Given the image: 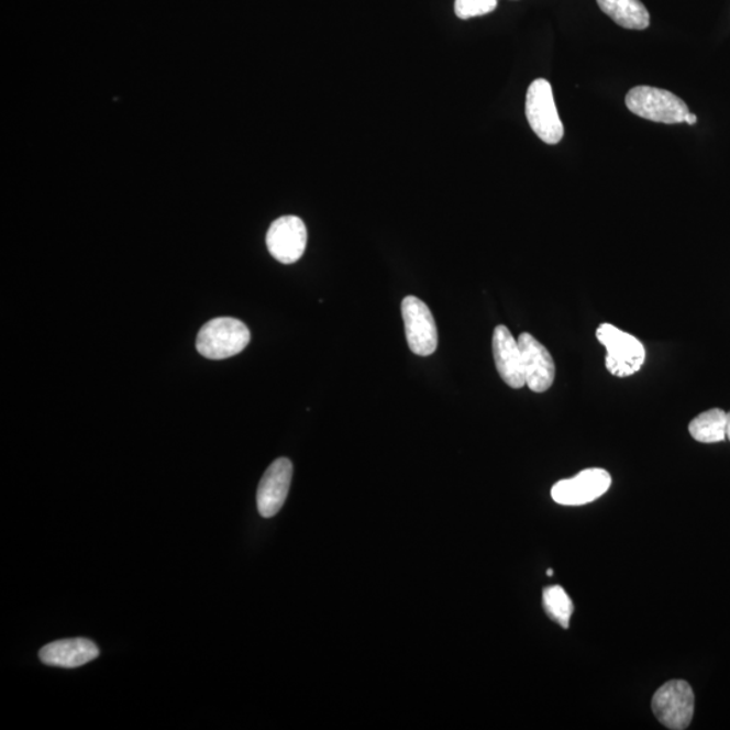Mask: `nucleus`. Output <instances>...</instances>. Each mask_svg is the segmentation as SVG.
<instances>
[{
	"label": "nucleus",
	"mask_w": 730,
	"mask_h": 730,
	"mask_svg": "<svg viewBox=\"0 0 730 730\" xmlns=\"http://www.w3.org/2000/svg\"><path fill=\"white\" fill-rule=\"evenodd\" d=\"M251 341V332L244 322L234 318H215L200 329L197 350L206 358L223 361L243 352Z\"/></svg>",
	"instance_id": "obj_1"
},
{
	"label": "nucleus",
	"mask_w": 730,
	"mask_h": 730,
	"mask_svg": "<svg viewBox=\"0 0 730 730\" xmlns=\"http://www.w3.org/2000/svg\"><path fill=\"white\" fill-rule=\"evenodd\" d=\"M526 113L529 125L541 141L556 145L564 137V126L553 98L552 86L545 79H535L528 88Z\"/></svg>",
	"instance_id": "obj_2"
},
{
	"label": "nucleus",
	"mask_w": 730,
	"mask_h": 730,
	"mask_svg": "<svg viewBox=\"0 0 730 730\" xmlns=\"http://www.w3.org/2000/svg\"><path fill=\"white\" fill-rule=\"evenodd\" d=\"M626 103L633 114L667 125L685 122L687 114L690 113L687 104L673 92L650 86L632 88L628 92Z\"/></svg>",
	"instance_id": "obj_3"
},
{
	"label": "nucleus",
	"mask_w": 730,
	"mask_h": 730,
	"mask_svg": "<svg viewBox=\"0 0 730 730\" xmlns=\"http://www.w3.org/2000/svg\"><path fill=\"white\" fill-rule=\"evenodd\" d=\"M597 339L608 351L606 368L618 378L639 373L645 362V349L632 334L622 332L610 323L598 328Z\"/></svg>",
	"instance_id": "obj_4"
},
{
	"label": "nucleus",
	"mask_w": 730,
	"mask_h": 730,
	"mask_svg": "<svg viewBox=\"0 0 730 730\" xmlns=\"http://www.w3.org/2000/svg\"><path fill=\"white\" fill-rule=\"evenodd\" d=\"M694 693L685 681H670L652 698V711L665 728L683 730L694 716Z\"/></svg>",
	"instance_id": "obj_5"
},
{
	"label": "nucleus",
	"mask_w": 730,
	"mask_h": 730,
	"mask_svg": "<svg viewBox=\"0 0 730 730\" xmlns=\"http://www.w3.org/2000/svg\"><path fill=\"white\" fill-rule=\"evenodd\" d=\"M402 317L411 352L418 356L433 355L439 345V332L431 309L421 299L406 297Z\"/></svg>",
	"instance_id": "obj_6"
},
{
	"label": "nucleus",
	"mask_w": 730,
	"mask_h": 730,
	"mask_svg": "<svg viewBox=\"0 0 730 730\" xmlns=\"http://www.w3.org/2000/svg\"><path fill=\"white\" fill-rule=\"evenodd\" d=\"M611 476L608 471L590 468L582 471L574 478L557 482L552 487V498L565 506H580L594 502L609 490Z\"/></svg>",
	"instance_id": "obj_7"
},
{
	"label": "nucleus",
	"mask_w": 730,
	"mask_h": 730,
	"mask_svg": "<svg viewBox=\"0 0 730 730\" xmlns=\"http://www.w3.org/2000/svg\"><path fill=\"white\" fill-rule=\"evenodd\" d=\"M266 241L268 251L276 261L294 264L303 256L308 245V229L299 217H280L270 225Z\"/></svg>",
	"instance_id": "obj_8"
},
{
	"label": "nucleus",
	"mask_w": 730,
	"mask_h": 730,
	"mask_svg": "<svg viewBox=\"0 0 730 730\" xmlns=\"http://www.w3.org/2000/svg\"><path fill=\"white\" fill-rule=\"evenodd\" d=\"M292 479V463L286 457L278 458L264 473L257 490V509L264 518L279 513L285 505Z\"/></svg>",
	"instance_id": "obj_9"
},
{
	"label": "nucleus",
	"mask_w": 730,
	"mask_h": 730,
	"mask_svg": "<svg viewBox=\"0 0 730 730\" xmlns=\"http://www.w3.org/2000/svg\"><path fill=\"white\" fill-rule=\"evenodd\" d=\"M518 345L522 353L527 386L534 392L550 390L556 374L551 353L529 333H522L518 338Z\"/></svg>",
	"instance_id": "obj_10"
},
{
	"label": "nucleus",
	"mask_w": 730,
	"mask_h": 730,
	"mask_svg": "<svg viewBox=\"0 0 730 730\" xmlns=\"http://www.w3.org/2000/svg\"><path fill=\"white\" fill-rule=\"evenodd\" d=\"M493 353L500 378L506 385L517 390L527 385L520 345L505 325L494 331Z\"/></svg>",
	"instance_id": "obj_11"
},
{
	"label": "nucleus",
	"mask_w": 730,
	"mask_h": 730,
	"mask_svg": "<svg viewBox=\"0 0 730 730\" xmlns=\"http://www.w3.org/2000/svg\"><path fill=\"white\" fill-rule=\"evenodd\" d=\"M98 656L99 648L88 639L58 640L40 651L41 662L62 668H78Z\"/></svg>",
	"instance_id": "obj_12"
},
{
	"label": "nucleus",
	"mask_w": 730,
	"mask_h": 730,
	"mask_svg": "<svg viewBox=\"0 0 730 730\" xmlns=\"http://www.w3.org/2000/svg\"><path fill=\"white\" fill-rule=\"evenodd\" d=\"M599 9L617 25L631 31H644L650 26V13L640 0H597Z\"/></svg>",
	"instance_id": "obj_13"
},
{
	"label": "nucleus",
	"mask_w": 730,
	"mask_h": 730,
	"mask_svg": "<svg viewBox=\"0 0 730 730\" xmlns=\"http://www.w3.org/2000/svg\"><path fill=\"white\" fill-rule=\"evenodd\" d=\"M694 440L704 444L721 443L727 439V413L721 409H710L694 418L688 425Z\"/></svg>",
	"instance_id": "obj_14"
},
{
	"label": "nucleus",
	"mask_w": 730,
	"mask_h": 730,
	"mask_svg": "<svg viewBox=\"0 0 730 730\" xmlns=\"http://www.w3.org/2000/svg\"><path fill=\"white\" fill-rule=\"evenodd\" d=\"M543 604L546 615L552 620H555L564 629L569 627V620L574 613V604L563 587H546L543 593Z\"/></svg>",
	"instance_id": "obj_15"
},
{
	"label": "nucleus",
	"mask_w": 730,
	"mask_h": 730,
	"mask_svg": "<svg viewBox=\"0 0 730 730\" xmlns=\"http://www.w3.org/2000/svg\"><path fill=\"white\" fill-rule=\"evenodd\" d=\"M498 8V0H455V14L461 20L493 13Z\"/></svg>",
	"instance_id": "obj_16"
},
{
	"label": "nucleus",
	"mask_w": 730,
	"mask_h": 730,
	"mask_svg": "<svg viewBox=\"0 0 730 730\" xmlns=\"http://www.w3.org/2000/svg\"><path fill=\"white\" fill-rule=\"evenodd\" d=\"M685 122L688 123V125H696V123H697V115H696V114H693V113H688L687 117H686V121H685Z\"/></svg>",
	"instance_id": "obj_17"
},
{
	"label": "nucleus",
	"mask_w": 730,
	"mask_h": 730,
	"mask_svg": "<svg viewBox=\"0 0 730 730\" xmlns=\"http://www.w3.org/2000/svg\"><path fill=\"white\" fill-rule=\"evenodd\" d=\"M727 439L730 441V411L727 413Z\"/></svg>",
	"instance_id": "obj_18"
},
{
	"label": "nucleus",
	"mask_w": 730,
	"mask_h": 730,
	"mask_svg": "<svg viewBox=\"0 0 730 730\" xmlns=\"http://www.w3.org/2000/svg\"><path fill=\"white\" fill-rule=\"evenodd\" d=\"M546 575H548V576H553V569H548V571H546Z\"/></svg>",
	"instance_id": "obj_19"
}]
</instances>
